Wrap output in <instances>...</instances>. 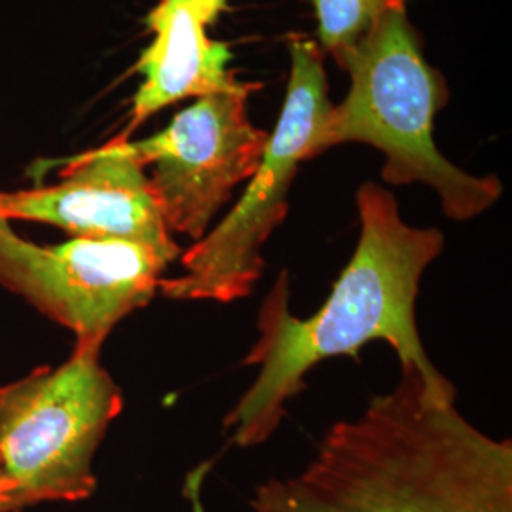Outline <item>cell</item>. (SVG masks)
I'll return each instance as SVG.
<instances>
[{
	"instance_id": "3",
	"label": "cell",
	"mask_w": 512,
	"mask_h": 512,
	"mask_svg": "<svg viewBox=\"0 0 512 512\" xmlns=\"http://www.w3.org/2000/svg\"><path fill=\"white\" fill-rule=\"evenodd\" d=\"M340 67L351 76V88L342 105L330 109L315 156L344 143L378 148L385 156V183L435 188L444 215L454 220L475 219L501 198L497 177L459 169L435 145L433 122L448 101V90L423 57L404 0L385 12Z\"/></svg>"
},
{
	"instance_id": "7",
	"label": "cell",
	"mask_w": 512,
	"mask_h": 512,
	"mask_svg": "<svg viewBox=\"0 0 512 512\" xmlns=\"http://www.w3.org/2000/svg\"><path fill=\"white\" fill-rule=\"evenodd\" d=\"M255 88L198 97L164 131L128 141L135 158L152 167L148 179L169 232L200 241L232 192L255 175L270 137L247 116Z\"/></svg>"
},
{
	"instance_id": "5",
	"label": "cell",
	"mask_w": 512,
	"mask_h": 512,
	"mask_svg": "<svg viewBox=\"0 0 512 512\" xmlns=\"http://www.w3.org/2000/svg\"><path fill=\"white\" fill-rule=\"evenodd\" d=\"M287 99L262 160L232 213L183 255V274L162 277L158 291L171 300L234 302L253 293L264 272L262 249L289 211V190L302 162L315 156L332 103L319 46L291 42Z\"/></svg>"
},
{
	"instance_id": "6",
	"label": "cell",
	"mask_w": 512,
	"mask_h": 512,
	"mask_svg": "<svg viewBox=\"0 0 512 512\" xmlns=\"http://www.w3.org/2000/svg\"><path fill=\"white\" fill-rule=\"evenodd\" d=\"M177 256L128 239L73 238L44 247L0 217V285L73 330L78 344L103 346L110 330L158 293Z\"/></svg>"
},
{
	"instance_id": "4",
	"label": "cell",
	"mask_w": 512,
	"mask_h": 512,
	"mask_svg": "<svg viewBox=\"0 0 512 512\" xmlns=\"http://www.w3.org/2000/svg\"><path fill=\"white\" fill-rule=\"evenodd\" d=\"M99 355L101 346L76 342L63 365L0 385L2 512L95 492V452L124 408Z\"/></svg>"
},
{
	"instance_id": "10",
	"label": "cell",
	"mask_w": 512,
	"mask_h": 512,
	"mask_svg": "<svg viewBox=\"0 0 512 512\" xmlns=\"http://www.w3.org/2000/svg\"><path fill=\"white\" fill-rule=\"evenodd\" d=\"M397 0H311L319 38L340 63L384 18Z\"/></svg>"
},
{
	"instance_id": "8",
	"label": "cell",
	"mask_w": 512,
	"mask_h": 512,
	"mask_svg": "<svg viewBox=\"0 0 512 512\" xmlns=\"http://www.w3.org/2000/svg\"><path fill=\"white\" fill-rule=\"evenodd\" d=\"M116 137L67 162L57 184L0 192V217L54 224L74 238L128 239L181 255L167 230L147 167Z\"/></svg>"
},
{
	"instance_id": "2",
	"label": "cell",
	"mask_w": 512,
	"mask_h": 512,
	"mask_svg": "<svg viewBox=\"0 0 512 512\" xmlns=\"http://www.w3.org/2000/svg\"><path fill=\"white\" fill-rule=\"evenodd\" d=\"M361 236L346 270L323 308L308 319L289 310L287 274L275 281L258 311V338L243 359L256 366L255 382L224 418L230 444L251 448L270 439L285 418L287 403L306 389L304 376L330 357H357L372 340H385L401 365L416 366L442 380L423 348L416 323L420 281L442 253L437 228L404 222L399 203L380 184L357 190Z\"/></svg>"
},
{
	"instance_id": "9",
	"label": "cell",
	"mask_w": 512,
	"mask_h": 512,
	"mask_svg": "<svg viewBox=\"0 0 512 512\" xmlns=\"http://www.w3.org/2000/svg\"><path fill=\"white\" fill-rule=\"evenodd\" d=\"M147 21L154 40L137 63L143 84L133 97L129 131L184 97H205L243 84L226 69L230 48L207 37L188 0H160Z\"/></svg>"
},
{
	"instance_id": "11",
	"label": "cell",
	"mask_w": 512,
	"mask_h": 512,
	"mask_svg": "<svg viewBox=\"0 0 512 512\" xmlns=\"http://www.w3.org/2000/svg\"><path fill=\"white\" fill-rule=\"evenodd\" d=\"M188 2L192 4L198 18L202 19L203 25L217 21L222 10L226 8V0H188Z\"/></svg>"
},
{
	"instance_id": "1",
	"label": "cell",
	"mask_w": 512,
	"mask_h": 512,
	"mask_svg": "<svg viewBox=\"0 0 512 512\" xmlns=\"http://www.w3.org/2000/svg\"><path fill=\"white\" fill-rule=\"evenodd\" d=\"M253 512H512L511 440L456 406V387L401 365L363 414L334 423L308 467L270 478Z\"/></svg>"
},
{
	"instance_id": "12",
	"label": "cell",
	"mask_w": 512,
	"mask_h": 512,
	"mask_svg": "<svg viewBox=\"0 0 512 512\" xmlns=\"http://www.w3.org/2000/svg\"><path fill=\"white\" fill-rule=\"evenodd\" d=\"M2 494H4V480H2V473H0V512H2Z\"/></svg>"
}]
</instances>
